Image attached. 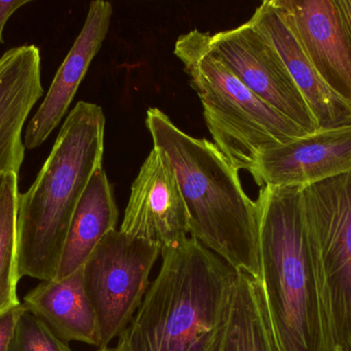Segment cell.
<instances>
[{
    "label": "cell",
    "mask_w": 351,
    "mask_h": 351,
    "mask_svg": "<svg viewBox=\"0 0 351 351\" xmlns=\"http://www.w3.org/2000/svg\"><path fill=\"white\" fill-rule=\"evenodd\" d=\"M256 203L261 282L282 351H336L303 187H262Z\"/></svg>",
    "instance_id": "6da1fadb"
},
{
    "label": "cell",
    "mask_w": 351,
    "mask_h": 351,
    "mask_svg": "<svg viewBox=\"0 0 351 351\" xmlns=\"http://www.w3.org/2000/svg\"><path fill=\"white\" fill-rule=\"evenodd\" d=\"M160 256V273L119 342L128 351H216L237 270L192 237Z\"/></svg>",
    "instance_id": "7a4b0ae2"
},
{
    "label": "cell",
    "mask_w": 351,
    "mask_h": 351,
    "mask_svg": "<svg viewBox=\"0 0 351 351\" xmlns=\"http://www.w3.org/2000/svg\"><path fill=\"white\" fill-rule=\"evenodd\" d=\"M146 126L174 168L192 238L261 280L257 203L243 191L239 170L214 142L192 137L156 107L148 109Z\"/></svg>",
    "instance_id": "3957f363"
},
{
    "label": "cell",
    "mask_w": 351,
    "mask_h": 351,
    "mask_svg": "<svg viewBox=\"0 0 351 351\" xmlns=\"http://www.w3.org/2000/svg\"><path fill=\"white\" fill-rule=\"evenodd\" d=\"M102 107L80 101L66 117L43 168L19 194V278H55L74 212L94 173L102 167Z\"/></svg>",
    "instance_id": "277c9868"
},
{
    "label": "cell",
    "mask_w": 351,
    "mask_h": 351,
    "mask_svg": "<svg viewBox=\"0 0 351 351\" xmlns=\"http://www.w3.org/2000/svg\"><path fill=\"white\" fill-rule=\"evenodd\" d=\"M208 35L197 29L182 34L175 55L199 97L215 146L237 170L251 173L262 150L307 133L247 89L210 49Z\"/></svg>",
    "instance_id": "5b68a950"
},
{
    "label": "cell",
    "mask_w": 351,
    "mask_h": 351,
    "mask_svg": "<svg viewBox=\"0 0 351 351\" xmlns=\"http://www.w3.org/2000/svg\"><path fill=\"white\" fill-rule=\"evenodd\" d=\"M336 351H351V171L303 187Z\"/></svg>",
    "instance_id": "8992f818"
},
{
    "label": "cell",
    "mask_w": 351,
    "mask_h": 351,
    "mask_svg": "<svg viewBox=\"0 0 351 351\" xmlns=\"http://www.w3.org/2000/svg\"><path fill=\"white\" fill-rule=\"evenodd\" d=\"M160 255L156 245L113 230L84 264V286L98 319L100 348H108L135 317Z\"/></svg>",
    "instance_id": "52a82bcc"
},
{
    "label": "cell",
    "mask_w": 351,
    "mask_h": 351,
    "mask_svg": "<svg viewBox=\"0 0 351 351\" xmlns=\"http://www.w3.org/2000/svg\"><path fill=\"white\" fill-rule=\"evenodd\" d=\"M208 43L235 76L266 104L307 134L319 129L278 52L249 21L208 35Z\"/></svg>",
    "instance_id": "ba28073f"
},
{
    "label": "cell",
    "mask_w": 351,
    "mask_h": 351,
    "mask_svg": "<svg viewBox=\"0 0 351 351\" xmlns=\"http://www.w3.org/2000/svg\"><path fill=\"white\" fill-rule=\"evenodd\" d=\"M119 230L156 245L162 251L188 238L187 207L174 168L160 148L154 146L142 164Z\"/></svg>",
    "instance_id": "9c48e42d"
},
{
    "label": "cell",
    "mask_w": 351,
    "mask_h": 351,
    "mask_svg": "<svg viewBox=\"0 0 351 351\" xmlns=\"http://www.w3.org/2000/svg\"><path fill=\"white\" fill-rule=\"evenodd\" d=\"M326 86L351 109V31L339 0H274Z\"/></svg>",
    "instance_id": "30bf717a"
},
{
    "label": "cell",
    "mask_w": 351,
    "mask_h": 351,
    "mask_svg": "<svg viewBox=\"0 0 351 351\" xmlns=\"http://www.w3.org/2000/svg\"><path fill=\"white\" fill-rule=\"evenodd\" d=\"M351 171V125L319 129L256 157L252 177L259 187H306Z\"/></svg>",
    "instance_id": "8fae6325"
},
{
    "label": "cell",
    "mask_w": 351,
    "mask_h": 351,
    "mask_svg": "<svg viewBox=\"0 0 351 351\" xmlns=\"http://www.w3.org/2000/svg\"><path fill=\"white\" fill-rule=\"evenodd\" d=\"M112 14L110 2H90L80 34L56 72L47 96L27 125L24 136L26 150L39 148L65 117L90 63L106 38Z\"/></svg>",
    "instance_id": "7c38bea8"
},
{
    "label": "cell",
    "mask_w": 351,
    "mask_h": 351,
    "mask_svg": "<svg viewBox=\"0 0 351 351\" xmlns=\"http://www.w3.org/2000/svg\"><path fill=\"white\" fill-rule=\"evenodd\" d=\"M45 94L40 49L24 45L0 57V177L19 175L25 159L23 128Z\"/></svg>",
    "instance_id": "4fadbf2b"
},
{
    "label": "cell",
    "mask_w": 351,
    "mask_h": 351,
    "mask_svg": "<svg viewBox=\"0 0 351 351\" xmlns=\"http://www.w3.org/2000/svg\"><path fill=\"white\" fill-rule=\"evenodd\" d=\"M249 22L271 43L304 97L319 129L351 125V109L319 78L313 62L274 0L256 8Z\"/></svg>",
    "instance_id": "5bb4252c"
},
{
    "label": "cell",
    "mask_w": 351,
    "mask_h": 351,
    "mask_svg": "<svg viewBox=\"0 0 351 351\" xmlns=\"http://www.w3.org/2000/svg\"><path fill=\"white\" fill-rule=\"evenodd\" d=\"M22 304L64 342L101 348L98 319L84 286L82 268L63 280L40 282Z\"/></svg>",
    "instance_id": "9a60e30c"
},
{
    "label": "cell",
    "mask_w": 351,
    "mask_h": 351,
    "mask_svg": "<svg viewBox=\"0 0 351 351\" xmlns=\"http://www.w3.org/2000/svg\"><path fill=\"white\" fill-rule=\"evenodd\" d=\"M119 216L112 185L101 167L74 212L53 280H63L82 269L100 241L117 230Z\"/></svg>",
    "instance_id": "2e32d148"
},
{
    "label": "cell",
    "mask_w": 351,
    "mask_h": 351,
    "mask_svg": "<svg viewBox=\"0 0 351 351\" xmlns=\"http://www.w3.org/2000/svg\"><path fill=\"white\" fill-rule=\"evenodd\" d=\"M216 351H282L261 280L237 271L228 321Z\"/></svg>",
    "instance_id": "e0dca14e"
},
{
    "label": "cell",
    "mask_w": 351,
    "mask_h": 351,
    "mask_svg": "<svg viewBox=\"0 0 351 351\" xmlns=\"http://www.w3.org/2000/svg\"><path fill=\"white\" fill-rule=\"evenodd\" d=\"M18 177L3 175L0 189V317L20 306L18 298Z\"/></svg>",
    "instance_id": "ac0fdd59"
},
{
    "label": "cell",
    "mask_w": 351,
    "mask_h": 351,
    "mask_svg": "<svg viewBox=\"0 0 351 351\" xmlns=\"http://www.w3.org/2000/svg\"><path fill=\"white\" fill-rule=\"evenodd\" d=\"M8 351L73 350L67 342L58 338L43 321L25 310L14 328Z\"/></svg>",
    "instance_id": "d6986e66"
},
{
    "label": "cell",
    "mask_w": 351,
    "mask_h": 351,
    "mask_svg": "<svg viewBox=\"0 0 351 351\" xmlns=\"http://www.w3.org/2000/svg\"><path fill=\"white\" fill-rule=\"evenodd\" d=\"M26 310L23 304L0 317V351H8L19 319Z\"/></svg>",
    "instance_id": "ffe728a7"
},
{
    "label": "cell",
    "mask_w": 351,
    "mask_h": 351,
    "mask_svg": "<svg viewBox=\"0 0 351 351\" xmlns=\"http://www.w3.org/2000/svg\"><path fill=\"white\" fill-rule=\"evenodd\" d=\"M31 0H8L1 1L0 0V45H3V30L6 23L10 20V16L20 10L22 6L30 3Z\"/></svg>",
    "instance_id": "44dd1931"
},
{
    "label": "cell",
    "mask_w": 351,
    "mask_h": 351,
    "mask_svg": "<svg viewBox=\"0 0 351 351\" xmlns=\"http://www.w3.org/2000/svg\"><path fill=\"white\" fill-rule=\"evenodd\" d=\"M339 3L351 31V0H339Z\"/></svg>",
    "instance_id": "7402d4cb"
},
{
    "label": "cell",
    "mask_w": 351,
    "mask_h": 351,
    "mask_svg": "<svg viewBox=\"0 0 351 351\" xmlns=\"http://www.w3.org/2000/svg\"><path fill=\"white\" fill-rule=\"evenodd\" d=\"M97 351H128V350L123 343L119 342V343H117V346H113V348L108 346V348H98V350Z\"/></svg>",
    "instance_id": "603a6c76"
},
{
    "label": "cell",
    "mask_w": 351,
    "mask_h": 351,
    "mask_svg": "<svg viewBox=\"0 0 351 351\" xmlns=\"http://www.w3.org/2000/svg\"><path fill=\"white\" fill-rule=\"evenodd\" d=\"M2 179H3V177H0V189H1Z\"/></svg>",
    "instance_id": "cb8c5ba5"
}]
</instances>
